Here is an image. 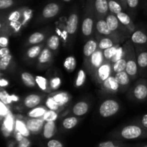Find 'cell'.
<instances>
[{"label":"cell","mask_w":147,"mask_h":147,"mask_svg":"<svg viewBox=\"0 0 147 147\" xmlns=\"http://www.w3.org/2000/svg\"><path fill=\"white\" fill-rule=\"evenodd\" d=\"M110 136L114 140H135V139H146L147 131L140 123H135L125 126L113 131L110 134Z\"/></svg>","instance_id":"cell-1"},{"label":"cell","mask_w":147,"mask_h":147,"mask_svg":"<svg viewBox=\"0 0 147 147\" xmlns=\"http://www.w3.org/2000/svg\"><path fill=\"white\" fill-rule=\"evenodd\" d=\"M96 17L93 9L91 0H88L84 8L83 21H82L81 32L85 39L90 38L95 34V25Z\"/></svg>","instance_id":"cell-2"},{"label":"cell","mask_w":147,"mask_h":147,"mask_svg":"<svg viewBox=\"0 0 147 147\" xmlns=\"http://www.w3.org/2000/svg\"><path fill=\"white\" fill-rule=\"evenodd\" d=\"M126 45L127 47V63H126V72L131 80H135L139 74L136 50L131 40L126 42Z\"/></svg>","instance_id":"cell-3"},{"label":"cell","mask_w":147,"mask_h":147,"mask_svg":"<svg viewBox=\"0 0 147 147\" xmlns=\"http://www.w3.org/2000/svg\"><path fill=\"white\" fill-rule=\"evenodd\" d=\"M106 21L109 26V28L123 40L129 37V34H131L129 30L119 22L115 14L109 13L106 17Z\"/></svg>","instance_id":"cell-4"},{"label":"cell","mask_w":147,"mask_h":147,"mask_svg":"<svg viewBox=\"0 0 147 147\" xmlns=\"http://www.w3.org/2000/svg\"><path fill=\"white\" fill-rule=\"evenodd\" d=\"M121 109V104L117 100L108 98L102 101L99 106L98 113L101 117L110 118L115 116Z\"/></svg>","instance_id":"cell-5"},{"label":"cell","mask_w":147,"mask_h":147,"mask_svg":"<svg viewBox=\"0 0 147 147\" xmlns=\"http://www.w3.org/2000/svg\"><path fill=\"white\" fill-rule=\"evenodd\" d=\"M95 36H96V37H109V38L112 39L119 44H121V42L123 41L121 38L116 35L109 28L106 19H98V20H96V25H95Z\"/></svg>","instance_id":"cell-6"},{"label":"cell","mask_w":147,"mask_h":147,"mask_svg":"<svg viewBox=\"0 0 147 147\" xmlns=\"http://www.w3.org/2000/svg\"><path fill=\"white\" fill-rule=\"evenodd\" d=\"M129 96L136 101H144L147 99V80L140 79L136 82L129 91Z\"/></svg>","instance_id":"cell-7"},{"label":"cell","mask_w":147,"mask_h":147,"mask_svg":"<svg viewBox=\"0 0 147 147\" xmlns=\"http://www.w3.org/2000/svg\"><path fill=\"white\" fill-rule=\"evenodd\" d=\"M105 62L104 56H103V51L98 49L88 59L87 62L85 63L86 65L87 71L90 76L93 77L96 73V70L103 65Z\"/></svg>","instance_id":"cell-8"},{"label":"cell","mask_w":147,"mask_h":147,"mask_svg":"<svg viewBox=\"0 0 147 147\" xmlns=\"http://www.w3.org/2000/svg\"><path fill=\"white\" fill-rule=\"evenodd\" d=\"M112 75H113V70H112L111 63L105 60L103 65L96 70V73L92 78L95 83L100 86Z\"/></svg>","instance_id":"cell-9"},{"label":"cell","mask_w":147,"mask_h":147,"mask_svg":"<svg viewBox=\"0 0 147 147\" xmlns=\"http://www.w3.org/2000/svg\"><path fill=\"white\" fill-rule=\"evenodd\" d=\"M53 51L50 50L47 46H45L42 51L41 52L40 55L37 58V67L40 70H44L47 68L52 65L53 62Z\"/></svg>","instance_id":"cell-10"},{"label":"cell","mask_w":147,"mask_h":147,"mask_svg":"<svg viewBox=\"0 0 147 147\" xmlns=\"http://www.w3.org/2000/svg\"><path fill=\"white\" fill-rule=\"evenodd\" d=\"M60 7L58 3L50 2L45 6L40 16V21H47L55 17L60 11Z\"/></svg>","instance_id":"cell-11"},{"label":"cell","mask_w":147,"mask_h":147,"mask_svg":"<svg viewBox=\"0 0 147 147\" xmlns=\"http://www.w3.org/2000/svg\"><path fill=\"white\" fill-rule=\"evenodd\" d=\"M96 20L106 19L109 14V0H91Z\"/></svg>","instance_id":"cell-12"},{"label":"cell","mask_w":147,"mask_h":147,"mask_svg":"<svg viewBox=\"0 0 147 147\" xmlns=\"http://www.w3.org/2000/svg\"><path fill=\"white\" fill-rule=\"evenodd\" d=\"M100 90L103 93L106 94H116L119 91H120L119 83L115 78L114 75L111 76L107 80H105L100 86Z\"/></svg>","instance_id":"cell-13"},{"label":"cell","mask_w":147,"mask_h":147,"mask_svg":"<svg viewBox=\"0 0 147 147\" xmlns=\"http://www.w3.org/2000/svg\"><path fill=\"white\" fill-rule=\"evenodd\" d=\"M78 14L76 10H74L69 15L65 24V31L70 37H73L74 35H76L78 30Z\"/></svg>","instance_id":"cell-14"},{"label":"cell","mask_w":147,"mask_h":147,"mask_svg":"<svg viewBox=\"0 0 147 147\" xmlns=\"http://www.w3.org/2000/svg\"><path fill=\"white\" fill-rule=\"evenodd\" d=\"M27 128L31 135H38L42 133L45 121L42 119H26Z\"/></svg>","instance_id":"cell-15"},{"label":"cell","mask_w":147,"mask_h":147,"mask_svg":"<svg viewBox=\"0 0 147 147\" xmlns=\"http://www.w3.org/2000/svg\"><path fill=\"white\" fill-rule=\"evenodd\" d=\"M44 95L35 94V93L30 94L24 98V100H23V105L24 107L30 110L37 106H40L44 100Z\"/></svg>","instance_id":"cell-16"},{"label":"cell","mask_w":147,"mask_h":147,"mask_svg":"<svg viewBox=\"0 0 147 147\" xmlns=\"http://www.w3.org/2000/svg\"><path fill=\"white\" fill-rule=\"evenodd\" d=\"M98 49V40L95 37H90L87 40L83 47V56H84V63L88 60L90 56Z\"/></svg>","instance_id":"cell-17"},{"label":"cell","mask_w":147,"mask_h":147,"mask_svg":"<svg viewBox=\"0 0 147 147\" xmlns=\"http://www.w3.org/2000/svg\"><path fill=\"white\" fill-rule=\"evenodd\" d=\"M50 95L54 98V100L57 102L58 106L62 109H63L66 106L68 105L72 98L70 93L66 91H63V90L54 92V93H50Z\"/></svg>","instance_id":"cell-18"},{"label":"cell","mask_w":147,"mask_h":147,"mask_svg":"<svg viewBox=\"0 0 147 147\" xmlns=\"http://www.w3.org/2000/svg\"><path fill=\"white\" fill-rule=\"evenodd\" d=\"M139 71L144 72L147 70V47H140L136 50Z\"/></svg>","instance_id":"cell-19"},{"label":"cell","mask_w":147,"mask_h":147,"mask_svg":"<svg viewBox=\"0 0 147 147\" xmlns=\"http://www.w3.org/2000/svg\"><path fill=\"white\" fill-rule=\"evenodd\" d=\"M131 41L136 46L147 47V33L142 30H136L131 35Z\"/></svg>","instance_id":"cell-20"},{"label":"cell","mask_w":147,"mask_h":147,"mask_svg":"<svg viewBox=\"0 0 147 147\" xmlns=\"http://www.w3.org/2000/svg\"><path fill=\"white\" fill-rule=\"evenodd\" d=\"M90 109V104L86 100H80L77 102L72 108V115L80 117L88 112Z\"/></svg>","instance_id":"cell-21"},{"label":"cell","mask_w":147,"mask_h":147,"mask_svg":"<svg viewBox=\"0 0 147 147\" xmlns=\"http://www.w3.org/2000/svg\"><path fill=\"white\" fill-rule=\"evenodd\" d=\"M48 33L49 32L47 31L36 32L32 33L27 39L26 45L33 46L42 44L46 40V37L48 35Z\"/></svg>","instance_id":"cell-22"},{"label":"cell","mask_w":147,"mask_h":147,"mask_svg":"<svg viewBox=\"0 0 147 147\" xmlns=\"http://www.w3.org/2000/svg\"><path fill=\"white\" fill-rule=\"evenodd\" d=\"M114 76L116 81H117V83L119 85L120 91L124 92L125 90H127L128 88L130 86L131 80V79L130 78V77H129L128 73L126 72V70L116 73V74L114 75Z\"/></svg>","instance_id":"cell-23"},{"label":"cell","mask_w":147,"mask_h":147,"mask_svg":"<svg viewBox=\"0 0 147 147\" xmlns=\"http://www.w3.org/2000/svg\"><path fill=\"white\" fill-rule=\"evenodd\" d=\"M45 43H42L40 45L31 46L27 50L25 53V59L27 61H33L35 59L38 58L39 55L41 52L42 51L43 48L45 47Z\"/></svg>","instance_id":"cell-24"},{"label":"cell","mask_w":147,"mask_h":147,"mask_svg":"<svg viewBox=\"0 0 147 147\" xmlns=\"http://www.w3.org/2000/svg\"><path fill=\"white\" fill-rule=\"evenodd\" d=\"M116 17H117L119 22L129 30L131 34H132L136 31V26L134 24L129 14H126L124 11H122V12L118 14Z\"/></svg>","instance_id":"cell-25"},{"label":"cell","mask_w":147,"mask_h":147,"mask_svg":"<svg viewBox=\"0 0 147 147\" xmlns=\"http://www.w3.org/2000/svg\"><path fill=\"white\" fill-rule=\"evenodd\" d=\"M15 129V120L11 114L9 113L7 116H5L4 122H3L2 131L4 136L8 137L11 135Z\"/></svg>","instance_id":"cell-26"},{"label":"cell","mask_w":147,"mask_h":147,"mask_svg":"<svg viewBox=\"0 0 147 147\" xmlns=\"http://www.w3.org/2000/svg\"><path fill=\"white\" fill-rule=\"evenodd\" d=\"M57 126L55 121L45 122L42 131V136L45 139H52L57 133Z\"/></svg>","instance_id":"cell-27"},{"label":"cell","mask_w":147,"mask_h":147,"mask_svg":"<svg viewBox=\"0 0 147 147\" xmlns=\"http://www.w3.org/2000/svg\"><path fill=\"white\" fill-rule=\"evenodd\" d=\"M47 108L45 105H40L37 107L29 110L27 116L29 119H42L47 111Z\"/></svg>","instance_id":"cell-28"},{"label":"cell","mask_w":147,"mask_h":147,"mask_svg":"<svg viewBox=\"0 0 147 147\" xmlns=\"http://www.w3.org/2000/svg\"><path fill=\"white\" fill-rule=\"evenodd\" d=\"M79 122H80L79 117L75 116H70L63 119V121H62L61 126L64 130H71L78 124Z\"/></svg>","instance_id":"cell-29"},{"label":"cell","mask_w":147,"mask_h":147,"mask_svg":"<svg viewBox=\"0 0 147 147\" xmlns=\"http://www.w3.org/2000/svg\"><path fill=\"white\" fill-rule=\"evenodd\" d=\"M15 132H20L21 133L24 137H30L31 136L30 131L27 128L26 121L22 120L17 118L15 120V129H14Z\"/></svg>","instance_id":"cell-30"},{"label":"cell","mask_w":147,"mask_h":147,"mask_svg":"<svg viewBox=\"0 0 147 147\" xmlns=\"http://www.w3.org/2000/svg\"><path fill=\"white\" fill-rule=\"evenodd\" d=\"M98 40V49L100 50H105L106 49H109L110 47H113L115 45L119 44L113 40L112 39L106 37H96Z\"/></svg>","instance_id":"cell-31"},{"label":"cell","mask_w":147,"mask_h":147,"mask_svg":"<svg viewBox=\"0 0 147 147\" xmlns=\"http://www.w3.org/2000/svg\"><path fill=\"white\" fill-rule=\"evenodd\" d=\"M37 86L42 90L46 93H51V90L50 88V83L49 79L44 76H37L35 77Z\"/></svg>","instance_id":"cell-32"},{"label":"cell","mask_w":147,"mask_h":147,"mask_svg":"<svg viewBox=\"0 0 147 147\" xmlns=\"http://www.w3.org/2000/svg\"><path fill=\"white\" fill-rule=\"evenodd\" d=\"M21 80L23 84L28 88H34L37 86L35 78L28 72H22L21 73Z\"/></svg>","instance_id":"cell-33"},{"label":"cell","mask_w":147,"mask_h":147,"mask_svg":"<svg viewBox=\"0 0 147 147\" xmlns=\"http://www.w3.org/2000/svg\"><path fill=\"white\" fill-rule=\"evenodd\" d=\"M46 46L53 52H57L60 47V38L57 34H51L46 40Z\"/></svg>","instance_id":"cell-34"},{"label":"cell","mask_w":147,"mask_h":147,"mask_svg":"<svg viewBox=\"0 0 147 147\" xmlns=\"http://www.w3.org/2000/svg\"><path fill=\"white\" fill-rule=\"evenodd\" d=\"M126 63H127V50H126V55L123 58L112 64L113 74L115 75L118 73H120V72L125 71L126 68Z\"/></svg>","instance_id":"cell-35"},{"label":"cell","mask_w":147,"mask_h":147,"mask_svg":"<svg viewBox=\"0 0 147 147\" xmlns=\"http://www.w3.org/2000/svg\"><path fill=\"white\" fill-rule=\"evenodd\" d=\"M130 145L123 143L122 141L109 140L101 142L95 147H129Z\"/></svg>","instance_id":"cell-36"},{"label":"cell","mask_w":147,"mask_h":147,"mask_svg":"<svg viewBox=\"0 0 147 147\" xmlns=\"http://www.w3.org/2000/svg\"><path fill=\"white\" fill-rule=\"evenodd\" d=\"M76 59L74 56H68L63 63V66L67 73H72L76 68Z\"/></svg>","instance_id":"cell-37"},{"label":"cell","mask_w":147,"mask_h":147,"mask_svg":"<svg viewBox=\"0 0 147 147\" xmlns=\"http://www.w3.org/2000/svg\"><path fill=\"white\" fill-rule=\"evenodd\" d=\"M45 106L47 108L48 110L55 111H57L58 113L63 110L50 95H49L45 100Z\"/></svg>","instance_id":"cell-38"},{"label":"cell","mask_w":147,"mask_h":147,"mask_svg":"<svg viewBox=\"0 0 147 147\" xmlns=\"http://www.w3.org/2000/svg\"><path fill=\"white\" fill-rule=\"evenodd\" d=\"M109 8L110 13L115 15L122 12L123 10L121 4L116 0H109Z\"/></svg>","instance_id":"cell-39"},{"label":"cell","mask_w":147,"mask_h":147,"mask_svg":"<svg viewBox=\"0 0 147 147\" xmlns=\"http://www.w3.org/2000/svg\"><path fill=\"white\" fill-rule=\"evenodd\" d=\"M86 73L85 70L83 69H80L78 71L76 77V80L74 82V86L76 88H80L85 84L86 81Z\"/></svg>","instance_id":"cell-40"},{"label":"cell","mask_w":147,"mask_h":147,"mask_svg":"<svg viewBox=\"0 0 147 147\" xmlns=\"http://www.w3.org/2000/svg\"><path fill=\"white\" fill-rule=\"evenodd\" d=\"M49 83H50V88L51 90V93L56 92L59 89L62 84V80L59 76H55L49 79Z\"/></svg>","instance_id":"cell-41"},{"label":"cell","mask_w":147,"mask_h":147,"mask_svg":"<svg viewBox=\"0 0 147 147\" xmlns=\"http://www.w3.org/2000/svg\"><path fill=\"white\" fill-rule=\"evenodd\" d=\"M120 45L121 44H116L114 46H113V47H110V48L103 50V56H104V58L106 61H111V60L115 55L118 48H119V47Z\"/></svg>","instance_id":"cell-42"},{"label":"cell","mask_w":147,"mask_h":147,"mask_svg":"<svg viewBox=\"0 0 147 147\" xmlns=\"http://www.w3.org/2000/svg\"><path fill=\"white\" fill-rule=\"evenodd\" d=\"M11 61H12V55H11V54L5 56L4 57H1L0 59V70L1 71H4V70H7L9 66L11 63Z\"/></svg>","instance_id":"cell-43"},{"label":"cell","mask_w":147,"mask_h":147,"mask_svg":"<svg viewBox=\"0 0 147 147\" xmlns=\"http://www.w3.org/2000/svg\"><path fill=\"white\" fill-rule=\"evenodd\" d=\"M58 112L55 111L47 110V111L46 112V113L44 115V116L42 119L45 122L56 121V120L58 119Z\"/></svg>","instance_id":"cell-44"},{"label":"cell","mask_w":147,"mask_h":147,"mask_svg":"<svg viewBox=\"0 0 147 147\" xmlns=\"http://www.w3.org/2000/svg\"><path fill=\"white\" fill-rule=\"evenodd\" d=\"M9 45V32L7 30H1L0 37V47H7Z\"/></svg>","instance_id":"cell-45"},{"label":"cell","mask_w":147,"mask_h":147,"mask_svg":"<svg viewBox=\"0 0 147 147\" xmlns=\"http://www.w3.org/2000/svg\"><path fill=\"white\" fill-rule=\"evenodd\" d=\"M0 98H1V101L3 102L4 104H9L12 101L11 96L3 89H1V93H0Z\"/></svg>","instance_id":"cell-46"},{"label":"cell","mask_w":147,"mask_h":147,"mask_svg":"<svg viewBox=\"0 0 147 147\" xmlns=\"http://www.w3.org/2000/svg\"><path fill=\"white\" fill-rule=\"evenodd\" d=\"M47 147H64V145L60 141L52 139L47 142Z\"/></svg>","instance_id":"cell-47"},{"label":"cell","mask_w":147,"mask_h":147,"mask_svg":"<svg viewBox=\"0 0 147 147\" xmlns=\"http://www.w3.org/2000/svg\"><path fill=\"white\" fill-rule=\"evenodd\" d=\"M14 4V0H0V9L1 10L6 9Z\"/></svg>","instance_id":"cell-48"},{"label":"cell","mask_w":147,"mask_h":147,"mask_svg":"<svg viewBox=\"0 0 147 147\" xmlns=\"http://www.w3.org/2000/svg\"><path fill=\"white\" fill-rule=\"evenodd\" d=\"M139 4V0H127V7L131 12L136 9Z\"/></svg>","instance_id":"cell-49"},{"label":"cell","mask_w":147,"mask_h":147,"mask_svg":"<svg viewBox=\"0 0 147 147\" xmlns=\"http://www.w3.org/2000/svg\"><path fill=\"white\" fill-rule=\"evenodd\" d=\"M32 145L31 141L29 139V138L24 137L21 142L17 143V145L16 147H30Z\"/></svg>","instance_id":"cell-50"},{"label":"cell","mask_w":147,"mask_h":147,"mask_svg":"<svg viewBox=\"0 0 147 147\" xmlns=\"http://www.w3.org/2000/svg\"><path fill=\"white\" fill-rule=\"evenodd\" d=\"M11 53H10V50L8 48V47H1V49H0V57H5V56L7 55H10Z\"/></svg>","instance_id":"cell-51"},{"label":"cell","mask_w":147,"mask_h":147,"mask_svg":"<svg viewBox=\"0 0 147 147\" xmlns=\"http://www.w3.org/2000/svg\"><path fill=\"white\" fill-rule=\"evenodd\" d=\"M140 124L147 131V113L142 117L140 120Z\"/></svg>","instance_id":"cell-52"},{"label":"cell","mask_w":147,"mask_h":147,"mask_svg":"<svg viewBox=\"0 0 147 147\" xmlns=\"http://www.w3.org/2000/svg\"><path fill=\"white\" fill-rule=\"evenodd\" d=\"M24 138V136L21 133H20V132H15V134H14V139H15V141L17 143L21 142Z\"/></svg>","instance_id":"cell-53"},{"label":"cell","mask_w":147,"mask_h":147,"mask_svg":"<svg viewBox=\"0 0 147 147\" xmlns=\"http://www.w3.org/2000/svg\"><path fill=\"white\" fill-rule=\"evenodd\" d=\"M116 1H119L121 4L122 7H123V10L127 9V0H116Z\"/></svg>","instance_id":"cell-54"},{"label":"cell","mask_w":147,"mask_h":147,"mask_svg":"<svg viewBox=\"0 0 147 147\" xmlns=\"http://www.w3.org/2000/svg\"><path fill=\"white\" fill-rule=\"evenodd\" d=\"M15 146H16V143L14 142H9V143L8 144V147H14Z\"/></svg>","instance_id":"cell-55"},{"label":"cell","mask_w":147,"mask_h":147,"mask_svg":"<svg viewBox=\"0 0 147 147\" xmlns=\"http://www.w3.org/2000/svg\"><path fill=\"white\" fill-rule=\"evenodd\" d=\"M63 1H65V2H70V1H71L72 0H63Z\"/></svg>","instance_id":"cell-56"},{"label":"cell","mask_w":147,"mask_h":147,"mask_svg":"<svg viewBox=\"0 0 147 147\" xmlns=\"http://www.w3.org/2000/svg\"><path fill=\"white\" fill-rule=\"evenodd\" d=\"M142 147H147V144H146V145H144V146H142Z\"/></svg>","instance_id":"cell-57"},{"label":"cell","mask_w":147,"mask_h":147,"mask_svg":"<svg viewBox=\"0 0 147 147\" xmlns=\"http://www.w3.org/2000/svg\"><path fill=\"white\" fill-rule=\"evenodd\" d=\"M146 1H147V0H146Z\"/></svg>","instance_id":"cell-58"}]
</instances>
